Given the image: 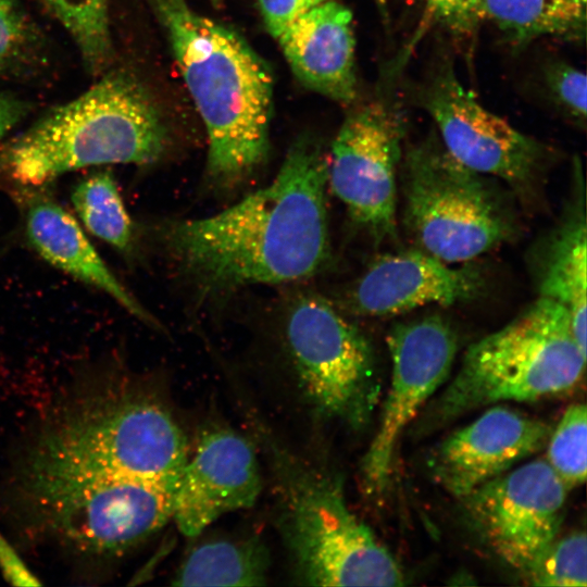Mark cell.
Listing matches in <instances>:
<instances>
[{"mask_svg":"<svg viewBox=\"0 0 587 587\" xmlns=\"http://www.w3.org/2000/svg\"><path fill=\"white\" fill-rule=\"evenodd\" d=\"M188 459L157 399L118 380L72 400L25 457L21 488L42 526L91 555H118L173 515Z\"/></svg>","mask_w":587,"mask_h":587,"instance_id":"1","label":"cell"},{"mask_svg":"<svg viewBox=\"0 0 587 587\" xmlns=\"http://www.w3.org/2000/svg\"><path fill=\"white\" fill-rule=\"evenodd\" d=\"M327 158L301 138L267 186L211 216L171 222L163 239L204 291L303 279L326 265Z\"/></svg>","mask_w":587,"mask_h":587,"instance_id":"2","label":"cell"},{"mask_svg":"<svg viewBox=\"0 0 587 587\" xmlns=\"http://www.w3.org/2000/svg\"><path fill=\"white\" fill-rule=\"evenodd\" d=\"M149 1L205 125L209 177L217 187L233 188L267 155L272 72L237 32L195 12L185 0Z\"/></svg>","mask_w":587,"mask_h":587,"instance_id":"3","label":"cell"},{"mask_svg":"<svg viewBox=\"0 0 587 587\" xmlns=\"http://www.w3.org/2000/svg\"><path fill=\"white\" fill-rule=\"evenodd\" d=\"M166 145L161 117L125 74H108L38 118L7 148L2 162L23 187H40L86 166L158 160Z\"/></svg>","mask_w":587,"mask_h":587,"instance_id":"4","label":"cell"},{"mask_svg":"<svg viewBox=\"0 0 587 587\" xmlns=\"http://www.w3.org/2000/svg\"><path fill=\"white\" fill-rule=\"evenodd\" d=\"M586 352L567 311L539 297L500 329L466 350L458 373L425 412L420 430H434L472 410L534 401L576 386Z\"/></svg>","mask_w":587,"mask_h":587,"instance_id":"5","label":"cell"},{"mask_svg":"<svg viewBox=\"0 0 587 587\" xmlns=\"http://www.w3.org/2000/svg\"><path fill=\"white\" fill-rule=\"evenodd\" d=\"M399 170L403 220L426 253L469 263L515 236V215L499 188L455 161L437 137L409 147Z\"/></svg>","mask_w":587,"mask_h":587,"instance_id":"6","label":"cell"},{"mask_svg":"<svg viewBox=\"0 0 587 587\" xmlns=\"http://www.w3.org/2000/svg\"><path fill=\"white\" fill-rule=\"evenodd\" d=\"M284 483L282 528L302 584L403 586L399 563L352 513L336 482L290 467Z\"/></svg>","mask_w":587,"mask_h":587,"instance_id":"7","label":"cell"},{"mask_svg":"<svg viewBox=\"0 0 587 587\" xmlns=\"http://www.w3.org/2000/svg\"><path fill=\"white\" fill-rule=\"evenodd\" d=\"M286 339L301 386L317 409L352 427L365 425L379 394L367 338L327 300L302 295L288 311Z\"/></svg>","mask_w":587,"mask_h":587,"instance_id":"8","label":"cell"},{"mask_svg":"<svg viewBox=\"0 0 587 587\" xmlns=\"http://www.w3.org/2000/svg\"><path fill=\"white\" fill-rule=\"evenodd\" d=\"M403 137L398 111L374 100L346 117L327 161V184L353 222L377 241L396 236Z\"/></svg>","mask_w":587,"mask_h":587,"instance_id":"9","label":"cell"},{"mask_svg":"<svg viewBox=\"0 0 587 587\" xmlns=\"http://www.w3.org/2000/svg\"><path fill=\"white\" fill-rule=\"evenodd\" d=\"M391 378L377 430L361 461L370 492L382 491L390 477L401 433L447 380L458 351L453 325L440 314L399 322L388 333Z\"/></svg>","mask_w":587,"mask_h":587,"instance_id":"10","label":"cell"},{"mask_svg":"<svg viewBox=\"0 0 587 587\" xmlns=\"http://www.w3.org/2000/svg\"><path fill=\"white\" fill-rule=\"evenodd\" d=\"M566 486L545 459L488 480L462 498L480 538L508 565L525 573L557 538Z\"/></svg>","mask_w":587,"mask_h":587,"instance_id":"11","label":"cell"},{"mask_svg":"<svg viewBox=\"0 0 587 587\" xmlns=\"http://www.w3.org/2000/svg\"><path fill=\"white\" fill-rule=\"evenodd\" d=\"M421 100L455 161L516 191L534 187L547 158L545 146L485 109L450 66L432 77Z\"/></svg>","mask_w":587,"mask_h":587,"instance_id":"12","label":"cell"},{"mask_svg":"<svg viewBox=\"0 0 587 587\" xmlns=\"http://www.w3.org/2000/svg\"><path fill=\"white\" fill-rule=\"evenodd\" d=\"M551 432L541 420L495 405L449 434L433 451L428 467L435 482L461 500L538 452Z\"/></svg>","mask_w":587,"mask_h":587,"instance_id":"13","label":"cell"},{"mask_svg":"<svg viewBox=\"0 0 587 587\" xmlns=\"http://www.w3.org/2000/svg\"><path fill=\"white\" fill-rule=\"evenodd\" d=\"M262 489L251 444L228 428L204 432L180 473L172 520L196 537L222 515L254 504Z\"/></svg>","mask_w":587,"mask_h":587,"instance_id":"14","label":"cell"},{"mask_svg":"<svg viewBox=\"0 0 587 587\" xmlns=\"http://www.w3.org/2000/svg\"><path fill=\"white\" fill-rule=\"evenodd\" d=\"M455 266L425 251L385 253L357 282L350 304L358 314L390 316L429 304L452 305L473 300L483 289L473 266Z\"/></svg>","mask_w":587,"mask_h":587,"instance_id":"15","label":"cell"},{"mask_svg":"<svg viewBox=\"0 0 587 587\" xmlns=\"http://www.w3.org/2000/svg\"><path fill=\"white\" fill-rule=\"evenodd\" d=\"M296 77L342 104L357 97L352 13L328 0L294 21L277 38Z\"/></svg>","mask_w":587,"mask_h":587,"instance_id":"16","label":"cell"},{"mask_svg":"<svg viewBox=\"0 0 587 587\" xmlns=\"http://www.w3.org/2000/svg\"><path fill=\"white\" fill-rule=\"evenodd\" d=\"M29 245L51 265L111 296L145 323L154 319L113 275L85 236L76 220L55 201H29L25 215Z\"/></svg>","mask_w":587,"mask_h":587,"instance_id":"17","label":"cell"},{"mask_svg":"<svg viewBox=\"0 0 587 587\" xmlns=\"http://www.w3.org/2000/svg\"><path fill=\"white\" fill-rule=\"evenodd\" d=\"M574 172V198L541 249L537 285L539 297L567 311L576 341L586 352L587 222L584 177L577 160Z\"/></svg>","mask_w":587,"mask_h":587,"instance_id":"18","label":"cell"},{"mask_svg":"<svg viewBox=\"0 0 587 587\" xmlns=\"http://www.w3.org/2000/svg\"><path fill=\"white\" fill-rule=\"evenodd\" d=\"M483 18L517 49L542 37L578 42L586 37L587 0H483Z\"/></svg>","mask_w":587,"mask_h":587,"instance_id":"19","label":"cell"},{"mask_svg":"<svg viewBox=\"0 0 587 587\" xmlns=\"http://www.w3.org/2000/svg\"><path fill=\"white\" fill-rule=\"evenodd\" d=\"M268 551L258 537L220 539L195 547L174 575L176 586H262Z\"/></svg>","mask_w":587,"mask_h":587,"instance_id":"20","label":"cell"},{"mask_svg":"<svg viewBox=\"0 0 587 587\" xmlns=\"http://www.w3.org/2000/svg\"><path fill=\"white\" fill-rule=\"evenodd\" d=\"M72 202L85 227L121 252L133 249L134 227L109 171L96 172L73 190Z\"/></svg>","mask_w":587,"mask_h":587,"instance_id":"21","label":"cell"},{"mask_svg":"<svg viewBox=\"0 0 587 587\" xmlns=\"http://www.w3.org/2000/svg\"><path fill=\"white\" fill-rule=\"evenodd\" d=\"M74 40L86 66L103 71L111 60L109 0H41Z\"/></svg>","mask_w":587,"mask_h":587,"instance_id":"22","label":"cell"},{"mask_svg":"<svg viewBox=\"0 0 587 587\" xmlns=\"http://www.w3.org/2000/svg\"><path fill=\"white\" fill-rule=\"evenodd\" d=\"M587 541L584 530L555 538L525 573L533 586H587Z\"/></svg>","mask_w":587,"mask_h":587,"instance_id":"23","label":"cell"},{"mask_svg":"<svg viewBox=\"0 0 587 587\" xmlns=\"http://www.w3.org/2000/svg\"><path fill=\"white\" fill-rule=\"evenodd\" d=\"M586 405L574 403L565 410L546 445V460L567 489L586 479Z\"/></svg>","mask_w":587,"mask_h":587,"instance_id":"24","label":"cell"},{"mask_svg":"<svg viewBox=\"0 0 587 587\" xmlns=\"http://www.w3.org/2000/svg\"><path fill=\"white\" fill-rule=\"evenodd\" d=\"M425 16L458 40H472L483 22V0H417Z\"/></svg>","mask_w":587,"mask_h":587,"instance_id":"25","label":"cell"},{"mask_svg":"<svg viewBox=\"0 0 587 587\" xmlns=\"http://www.w3.org/2000/svg\"><path fill=\"white\" fill-rule=\"evenodd\" d=\"M545 80L552 98L573 118L585 122L586 118V74L577 67L553 62L545 73Z\"/></svg>","mask_w":587,"mask_h":587,"instance_id":"26","label":"cell"},{"mask_svg":"<svg viewBox=\"0 0 587 587\" xmlns=\"http://www.w3.org/2000/svg\"><path fill=\"white\" fill-rule=\"evenodd\" d=\"M32 39L30 25L17 0H0V70L22 60Z\"/></svg>","mask_w":587,"mask_h":587,"instance_id":"27","label":"cell"},{"mask_svg":"<svg viewBox=\"0 0 587 587\" xmlns=\"http://www.w3.org/2000/svg\"><path fill=\"white\" fill-rule=\"evenodd\" d=\"M328 0H259V5L267 32L274 38L299 16Z\"/></svg>","mask_w":587,"mask_h":587,"instance_id":"28","label":"cell"},{"mask_svg":"<svg viewBox=\"0 0 587 587\" xmlns=\"http://www.w3.org/2000/svg\"><path fill=\"white\" fill-rule=\"evenodd\" d=\"M0 570L12 585H40L37 576L27 567L14 548L0 534Z\"/></svg>","mask_w":587,"mask_h":587,"instance_id":"29","label":"cell"},{"mask_svg":"<svg viewBox=\"0 0 587 587\" xmlns=\"http://www.w3.org/2000/svg\"><path fill=\"white\" fill-rule=\"evenodd\" d=\"M27 112V104L12 95L0 92V143Z\"/></svg>","mask_w":587,"mask_h":587,"instance_id":"30","label":"cell"},{"mask_svg":"<svg viewBox=\"0 0 587 587\" xmlns=\"http://www.w3.org/2000/svg\"><path fill=\"white\" fill-rule=\"evenodd\" d=\"M375 3L379 10L383 20L386 22L388 20L387 0H375Z\"/></svg>","mask_w":587,"mask_h":587,"instance_id":"31","label":"cell"}]
</instances>
